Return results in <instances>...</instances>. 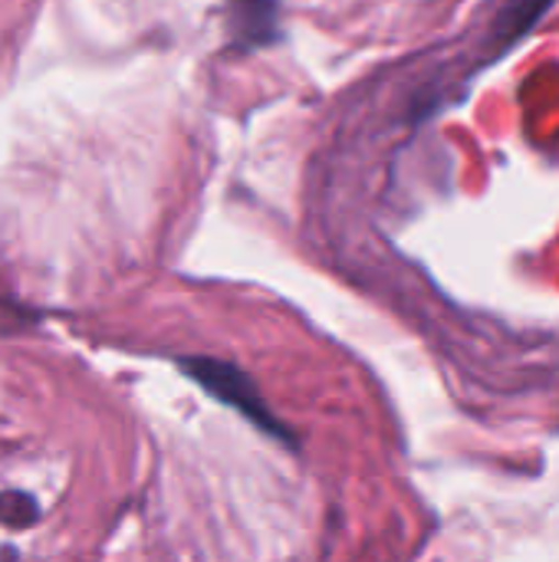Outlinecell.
I'll return each mask as SVG.
<instances>
[{
    "label": "cell",
    "mask_w": 559,
    "mask_h": 562,
    "mask_svg": "<svg viewBox=\"0 0 559 562\" xmlns=\"http://www.w3.org/2000/svg\"><path fill=\"white\" fill-rule=\"evenodd\" d=\"M178 366H181V372H185L194 385H201L211 398L224 402L227 408L241 412V415H244L247 422H254L264 435H270V438H277V441H283V445H293L290 428L270 415L267 402L260 398V392H257V385H254V379H250L247 372H241V369L231 366V362H217V359H181Z\"/></svg>",
    "instance_id": "6da1fadb"
},
{
    "label": "cell",
    "mask_w": 559,
    "mask_h": 562,
    "mask_svg": "<svg viewBox=\"0 0 559 562\" xmlns=\"http://www.w3.org/2000/svg\"><path fill=\"white\" fill-rule=\"evenodd\" d=\"M554 0H504L501 13L494 20V40L497 49H511L524 33H530L537 26V20L547 13Z\"/></svg>",
    "instance_id": "3957f363"
},
{
    "label": "cell",
    "mask_w": 559,
    "mask_h": 562,
    "mask_svg": "<svg viewBox=\"0 0 559 562\" xmlns=\"http://www.w3.org/2000/svg\"><path fill=\"white\" fill-rule=\"evenodd\" d=\"M280 3L277 0H227L231 36L244 46H267L280 40Z\"/></svg>",
    "instance_id": "7a4b0ae2"
}]
</instances>
